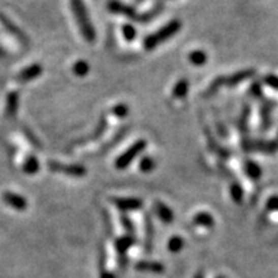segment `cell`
I'll list each match as a JSON object with an SVG mask.
<instances>
[{
  "label": "cell",
  "instance_id": "3",
  "mask_svg": "<svg viewBox=\"0 0 278 278\" xmlns=\"http://www.w3.org/2000/svg\"><path fill=\"white\" fill-rule=\"evenodd\" d=\"M146 146H147L146 141L135 142L132 147H129V148H128L127 151H125L124 153L118 157L117 160H116V168L117 169L128 168V166L132 164V161L134 160L135 157H137L138 155L141 153V152L146 148Z\"/></svg>",
  "mask_w": 278,
  "mask_h": 278
},
{
  "label": "cell",
  "instance_id": "1",
  "mask_svg": "<svg viewBox=\"0 0 278 278\" xmlns=\"http://www.w3.org/2000/svg\"><path fill=\"white\" fill-rule=\"evenodd\" d=\"M71 9L75 18H76L77 25L80 27L81 35L85 38L86 42L93 43L96 40V30H94V26L91 25L88 11H86L83 0H71Z\"/></svg>",
  "mask_w": 278,
  "mask_h": 278
},
{
  "label": "cell",
  "instance_id": "25",
  "mask_svg": "<svg viewBox=\"0 0 278 278\" xmlns=\"http://www.w3.org/2000/svg\"><path fill=\"white\" fill-rule=\"evenodd\" d=\"M264 83L267 85H269L270 88L277 89L278 90V76H274V75H268V76L264 77Z\"/></svg>",
  "mask_w": 278,
  "mask_h": 278
},
{
  "label": "cell",
  "instance_id": "30",
  "mask_svg": "<svg viewBox=\"0 0 278 278\" xmlns=\"http://www.w3.org/2000/svg\"><path fill=\"white\" fill-rule=\"evenodd\" d=\"M101 278H115V275H113L112 273L107 272V270L105 269V265L101 264Z\"/></svg>",
  "mask_w": 278,
  "mask_h": 278
},
{
  "label": "cell",
  "instance_id": "32",
  "mask_svg": "<svg viewBox=\"0 0 278 278\" xmlns=\"http://www.w3.org/2000/svg\"><path fill=\"white\" fill-rule=\"evenodd\" d=\"M195 278H204V277H202L201 273H198V274H196V275H195Z\"/></svg>",
  "mask_w": 278,
  "mask_h": 278
},
{
  "label": "cell",
  "instance_id": "18",
  "mask_svg": "<svg viewBox=\"0 0 278 278\" xmlns=\"http://www.w3.org/2000/svg\"><path fill=\"white\" fill-rule=\"evenodd\" d=\"M188 91V81L180 80L179 83H176V85L173 89V96L176 98H184L187 96Z\"/></svg>",
  "mask_w": 278,
  "mask_h": 278
},
{
  "label": "cell",
  "instance_id": "24",
  "mask_svg": "<svg viewBox=\"0 0 278 278\" xmlns=\"http://www.w3.org/2000/svg\"><path fill=\"white\" fill-rule=\"evenodd\" d=\"M139 168H141V170L144 171V173H148V171H151L152 169L155 168L153 160H152L151 157H143V159L141 160V165H139Z\"/></svg>",
  "mask_w": 278,
  "mask_h": 278
},
{
  "label": "cell",
  "instance_id": "29",
  "mask_svg": "<svg viewBox=\"0 0 278 278\" xmlns=\"http://www.w3.org/2000/svg\"><path fill=\"white\" fill-rule=\"evenodd\" d=\"M121 221H122V224H124L125 229H127L128 233H129V236H132V233H133V232H134V228H133L132 222H130L129 219H128V218L125 217V215H122V217H121Z\"/></svg>",
  "mask_w": 278,
  "mask_h": 278
},
{
  "label": "cell",
  "instance_id": "16",
  "mask_svg": "<svg viewBox=\"0 0 278 278\" xmlns=\"http://www.w3.org/2000/svg\"><path fill=\"white\" fill-rule=\"evenodd\" d=\"M39 169H40V164H39L38 159L34 156H30L27 159V160L25 161V164H23V171H25L26 174H35L38 173Z\"/></svg>",
  "mask_w": 278,
  "mask_h": 278
},
{
  "label": "cell",
  "instance_id": "14",
  "mask_svg": "<svg viewBox=\"0 0 278 278\" xmlns=\"http://www.w3.org/2000/svg\"><path fill=\"white\" fill-rule=\"evenodd\" d=\"M193 222L197 226L206 227V228H210V227L214 226V219H212V217L209 212H198L195 217V219H193Z\"/></svg>",
  "mask_w": 278,
  "mask_h": 278
},
{
  "label": "cell",
  "instance_id": "7",
  "mask_svg": "<svg viewBox=\"0 0 278 278\" xmlns=\"http://www.w3.org/2000/svg\"><path fill=\"white\" fill-rule=\"evenodd\" d=\"M113 204L122 211L141 209L142 201L138 198H113Z\"/></svg>",
  "mask_w": 278,
  "mask_h": 278
},
{
  "label": "cell",
  "instance_id": "21",
  "mask_svg": "<svg viewBox=\"0 0 278 278\" xmlns=\"http://www.w3.org/2000/svg\"><path fill=\"white\" fill-rule=\"evenodd\" d=\"M0 19H2V22H3V25L6 26V27H7V30H9V31H11V33L13 34L14 36H17V38H18V39H21V40H26L25 35H23V34L21 33V31H19L18 28H17V27H14V26L12 25L11 22H9L8 19H6V18H4L3 16H0Z\"/></svg>",
  "mask_w": 278,
  "mask_h": 278
},
{
  "label": "cell",
  "instance_id": "20",
  "mask_svg": "<svg viewBox=\"0 0 278 278\" xmlns=\"http://www.w3.org/2000/svg\"><path fill=\"white\" fill-rule=\"evenodd\" d=\"M72 69H74L75 75L83 77V76H86V75H88L89 65L86 64L85 61H77L76 64L74 65V67H72Z\"/></svg>",
  "mask_w": 278,
  "mask_h": 278
},
{
  "label": "cell",
  "instance_id": "12",
  "mask_svg": "<svg viewBox=\"0 0 278 278\" xmlns=\"http://www.w3.org/2000/svg\"><path fill=\"white\" fill-rule=\"evenodd\" d=\"M156 212H157V215H159V218H160L164 223H171V222H173V219H174L173 211H171V210L169 209L166 205L161 204V202H157Z\"/></svg>",
  "mask_w": 278,
  "mask_h": 278
},
{
  "label": "cell",
  "instance_id": "26",
  "mask_svg": "<svg viewBox=\"0 0 278 278\" xmlns=\"http://www.w3.org/2000/svg\"><path fill=\"white\" fill-rule=\"evenodd\" d=\"M267 209L270 211H278V196H273L268 200Z\"/></svg>",
  "mask_w": 278,
  "mask_h": 278
},
{
  "label": "cell",
  "instance_id": "8",
  "mask_svg": "<svg viewBox=\"0 0 278 278\" xmlns=\"http://www.w3.org/2000/svg\"><path fill=\"white\" fill-rule=\"evenodd\" d=\"M42 72H43V67L39 64H34L31 65V66L26 67L25 70H22L21 74L18 75V79L21 81H23V83H27V81L34 80V79H36L38 76H40Z\"/></svg>",
  "mask_w": 278,
  "mask_h": 278
},
{
  "label": "cell",
  "instance_id": "11",
  "mask_svg": "<svg viewBox=\"0 0 278 278\" xmlns=\"http://www.w3.org/2000/svg\"><path fill=\"white\" fill-rule=\"evenodd\" d=\"M18 102L19 97L17 91H11L7 97V106H6V112L7 116L12 117V116L16 115L17 110H18Z\"/></svg>",
  "mask_w": 278,
  "mask_h": 278
},
{
  "label": "cell",
  "instance_id": "33",
  "mask_svg": "<svg viewBox=\"0 0 278 278\" xmlns=\"http://www.w3.org/2000/svg\"><path fill=\"white\" fill-rule=\"evenodd\" d=\"M218 278H223V277H218Z\"/></svg>",
  "mask_w": 278,
  "mask_h": 278
},
{
  "label": "cell",
  "instance_id": "23",
  "mask_svg": "<svg viewBox=\"0 0 278 278\" xmlns=\"http://www.w3.org/2000/svg\"><path fill=\"white\" fill-rule=\"evenodd\" d=\"M122 35L127 39L128 42H132L133 39H135L137 36V31H135L134 26L132 25H124L122 26Z\"/></svg>",
  "mask_w": 278,
  "mask_h": 278
},
{
  "label": "cell",
  "instance_id": "4",
  "mask_svg": "<svg viewBox=\"0 0 278 278\" xmlns=\"http://www.w3.org/2000/svg\"><path fill=\"white\" fill-rule=\"evenodd\" d=\"M108 11L112 12L116 14H121V16L128 17L130 19H137L138 22H142V16H138V13L135 12L134 8L127 6V4L120 3L118 0H110L107 4Z\"/></svg>",
  "mask_w": 278,
  "mask_h": 278
},
{
  "label": "cell",
  "instance_id": "28",
  "mask_svg": "<svg viewBox=\"0 0 278 278\" xmlns=\"http://www.w3.org/2000/svg\"><path fill=\"white\" fill-rule=\"evenodd\" d=\"M113 113H115V115H117L118 117H124V116H127V113H128V108L125 107L124 105H118V106H116L115 108H113Z\"/></svg>",
  "mask_w": 278,
  "mask_h": 278
},
{
  "label": "cell",
  "instance_id": "13",
  "mask_svg": "<svg viewBox=\"0 0 278 278\" xmlns=\"http://www.w3.org/2000/svg\"><path fill=\"white\" fill-rule=\"evenodd\" d=\"M138 270H143V272H151V273H161L164 272V267L160 263L156 262H141L135 265Z\"/></svg>",
  "mask_w": 278,
  "mask_h": 278
},
{
  "label": "cell",
  "instance_id": "22",
  "mask_svg": "<svg viewBox=\"0 0 278 278\" xmlns=\"http://www.w3.org/2000/svg\"><path fill=\"white\" fill-rule=\"evenodd\" d=\"M231 195L232 198H233L234 202H241V200H242V188L240 187V184H236V183H233L231 187Z\"/></svg>",
  "mask_w": 278,
  "mask_h": 278
},
{
  "label": "cell",
  "instance_id": "5",
  "mask_svg": "<svg viewBox=\"0 0 278 278\" xmlns=\"http://www.w3.org/2000/svg\"><path fill=\"white\" fill-rule=\"evenodd\" d=\"M49 169L53 171H58V173H65L70 176H76V178H81L85 175L86 169L81 165H65V164L55 163V161H50Z\"/></svg>",
  "mask_w": 278,
  "mask_h": 278
},
{
  "label": "cell",
  "instance_id": "6",
  "mask_svg": "<svg viewBox=\"0 0 278 278\" xmlns=\"http://www.w3.org/2000/svg\"><path fill=\"white\" fill-rule=\"evenodd\" d=\"M3 200L7 205L13 207L14 210H18V211H25V210L27 209V201H26V198L22 197V196L17 195V193L6 192L3 195Z\"/></svg>",
  "mask_w": 278,
  "mask_h": 278
},
{
  "label": "cell",
  "instance_id": "31",
  "mask_svg": "<svg viewBox=\"0 0 278 278\" xmlns=\"http://www.w3.org/2000/svg\"><path fill=\"white\" fill-rule=\"evenodd\" d=\"M251 91H253V94L255 97H262V89H260L259 85H254L253 88H251Z\"/></svg>",
  "mask_w": 278,
  "mask_h": 278
},
{
  "label": "cell",
  "instance_id": "10",
  "mask_svg": "<svg viewBox=\"0 0 278 278\" xmlns=\"http://www.w3.org/2000/svg\"><path fill=\"white\" fill-rule=\"evenodd\" d=\"M134 243V237L133 236H125L121 237V238H118V240H116L115 245H116V250H117L118 255H120V260L125 259V254H127V251L129 250L130 248H132V245Z\"/></svg>",
  "mask_w": 278,
  "mask_h": 278
},
{
  "label": "cell",
  "instance_id": "17",
  "mask_svg": "<svg viewBox=\"0 0 278 278\" xmlns=\"http://www.w3.org/2000/svg\"><path fill=\"white\" fill-rule=\"evenodd\" d=\"M245 170L248 175L253 178V179H259L260 175H262V170H260L259 165L254 163V161H248L245 164Z\"/></svg>",
  "mask_w": 278,
  "mask_h": 278
},
{
  "label": "cell",
  "instance_id": "27",
  "mask_svg": "<svg viewBox=\"0 0 278 278\" xmlns=\"http://www.w3.org/2000/svg\"><path fill=\"white\" fill-rule=\"evenodd\" d=\"M262 117H263V129H267L269 127V108L268 106L263 107L262 110Z\"/></svg>",
  "mask_w": 278,
  "mask_h": 278
},
{
  "label": "cell",
  "instance_id": "19",
  "mask_svg": "<svg viewBox=\"0 0 278 278\" xmlns=\"http://www.w3.org/2000/svg\"><path fill=\"white\" fill-rule=\"evenodd\" d=\"M183 240L179 236H173L168 243V248L171 253H179L183 249Z\"/></svg>",
  "mask_w": 278,
  "mask_h": 278
},
{
  "label": "cell",
  "instance_id": "9",
  "mask_svg": "<svg viewBox=\"0 0 278 278\" xmlns=\"http://www.w3.org/2000/svg\"><path fill=\"white\" fill-rule=\"evenodd\" d=\"M253 75H254L253 70H245V71L236 72V74L232 75V76L223 77V85L236 86L237 84L242 83V81L246 80V79H250Z\"/></svg>",
  "mask_w": 278,
  "mask_h": 278
},
{
  "label": "cell",
  "instance_id": "2",
  "mask_svg": "<svg viewBox=\"0 0 278 278\" xmlns=\"http://www.w3.org/2000/svg\"><path fill=\"white\" fill-rule=\"evenodd\" d=\"M180 26L182 25H180V22L178 21V19H173V21H170L168 25L161 27L160 30L157 31V33L151 34V35H148L146 39H144V48L148 50L156 48L157 45H160L161 43H164L165 40L170 39L173 35H175V34L179 31Z\"/></svg>",
  "mask_w": 278,
  "mask_h": 278
},
{
  "label": "cell",
  "instance_id": "15",
  "mask_svg": "<svg viewBox=\"0 0 278 278\" xmlns=\"http://www.w3.org/2000/svg\"><path fill=\"white\" fill-rule=\"evenodd\" d=\"M190 61L195 66H202V65L206 64L207 55L204 50H193L190 54Z\"/></svg>",
  "mask_w": 278,
  "mask_h": 278
}]
</instances>
